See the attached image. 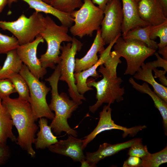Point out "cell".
Instances as JSON below:
<instances>
[{
    "instance_id": "obj_10",
    "label": "cell",
    "mask_w": 167,
    "mask_h": 167,
    "mask_svg": "<svg viewBox=\"0 0 167 167\" xmlns=\"http://www.w3.org/2000/svg\"><path fill=\"white\" fill-rule=\"evenodd\" d=\"M101 24V36L105 44L109 45L121 36L123 14L121 0H112L106 5Z\"/></svg>"
},
{
    "instance_id": "obj_34",
    "label": "cell",
    "mask_w": 167,
    "mask_h": 167,
    "mask_svg": "<svg viewBox=\"0 0 167 167\" xmlns=\"http://www.w3.org/2000/svg\"><path fill=\"white\" fill-rule=\"evenodd\" d=\"M10 149L6 143L0 142V166L5 164L9 158Z\"/></svg>"
},
{
    "instance_id": "obj_45",
    "label": "cell",
    "mask_w": 167,
    "mask_h": 167,
    "mask_svg": "<svg viewBox=\"0 0 167 167\" xmlns=\"http://www.w3.org/2000/svg\"><path fill=\"white\" fill-rule=\"evenodd\" d=\"M1 66H0V69H1Z\"/></svg>"
},
{
    "instance_id": "obj_21",
    "label": "cell",
    "mask_w": 167,
    "mask_h": 167,
    "mask_svg": "<svg viewBox=\"0 0 167 167\" xmlns=\"http://www.w3.org/2000/svg\"><path fill=\"white\" fill-rule=\"evenodd\" d=\"M129 83L133 87L142 93L149 95L153 100L155 107L159 111L163 118V129L165 135H167V102L165 101L149 87L148 84L143 83L142 85L136 82L132 77L129 79Z\"/></svg>"
},
{
    "instance_id": "obj_23",
    "label": "cell",
    "mask_w": 167,
    "mask_h": 167,
    "mask_svg": "<svg viewBox=\"0 0 167 167\" xmlns=\"http://www.w3.org/2000/svg\"><path fill=\"white\" fill-rule=\"evenodd\" d=\"M13 126L11 116L0 97V142L6 143L9 139L16 143L17 138L13 132Z\"/></svg>"
},
{
    "instance_id": "obj_29",
    "label": "cell",
    "mask_w": 167,
    "mask_h": 167,
    "mask_svg": "<svg viewBox=\"0 0 167 167\" xmlns=\"http://www.w3.org/2000/svg\"><path fill=\"white\" fill-rule=\"evenodd\" d=\"M121 57L114 50L111 51L103 64L111 78L115 79L118 77L117 68L118 64L122 62Z\"/></svg>"
},
{
    "instance_id": "obj_18",
    "label": "cell",
    "mask_w": 167,
    "mask_h": 167,
    "mask_svg": "<svg viewBox=\"0 0 167 167\" xmlns=\"http://www.w3.org/2000/svg\"><path fill=\"white\" fill-rule=\"evenodd\" d=\"M105 45L101 36L100 29L97 31L93 43L86 54L81 58L75 59V73L87 69L96 64L98 60L97 53L104 49Z\"/></svg>"
},
{
    "instance_id": "obj_40",
    "label": "cell",
    "mask_w": 167,
    "mask_h": 167,
    "mask_svg": "<svg viewBox=\"0 0 167 167\" xmlns=\"http://www.w3.org/2000/svg\"><path fill=\"white\" fill-rule=\"evenodd\" d=\"M166 16H167V0H159Z\"/></svg>"
},
{
    "instance_id": "obj_1",
    "label": "cell",
    "mask_w": 167,
    "mask_h": 167,
    "mask_svg": "<svg viewBox=\"0 0 167 167\" xmlns=\"http://www.w3.org/2000/svg\"><path fill=\"white\" fill-rule=\"evenodd\" d=\"M2 103L10 113L13 125L17 130L18 136L16 143L32 157H34L36 152L32 145L39 126L35 123L30 103L18 97L12 98L9 96L2 98Z\"/></svg>"
},
{
    "instance_id": "obj_44",
    "label": "cell",
    "mask_w": 167,
    "mask_h": 167,
    "mask_svg": "<svg viewBox=\"0 0 167 167\" xmlns=\"http://www.w3.org/2000/svg\"><path fill=\"white\" fill-rule=\"evenodd\" d=\"M135 0L136 1V2L138 3L141 0Z\"/></svg>"
},
{
    "instance_id": "obj_3",
    "label": "cell",
    "mask_w": 167,
    "mask_h": 167,
    "mask_svg": "<svg viewBox=\"0 0 167 167\" xmlns=\"http://www.w3.org/2000/svg\"><path fill=\"white\" fill-rule=\"evenodd\" d=\"M69 28L57 25L49 16L45 17V26L40 33L47 44L45 53L40 56L39 60L42 66L54 69L60 60V49L63 42H71L72 37L68 34Z\"/></svg>"
},
{
    "instance_id": "obj_32",
    "label": "cell",
    "mask_w": 167,
    "mask_h": 167,
    "mask_svg": "<svg viewBox=\"0 0 167 167\" xmlns=\"http://www.w3.org/2000/svg\"><path fill=\"white\" fill-rule=\"evenodd\" d=\"M142 139L135 143L129 148L128 153V155L135 156L141 158L149 153L147 146L143 144Z\"/></svg>"
},
{
    "instance_id": "obj_25",
    "label": "cell",
    "mask_w": 167,
    "mask_h": 167,
    "mask_svg": "<svg viewBox=\"0 0 167 167\" xmlns=\"http://www.w3.org/2000/svg\"><path fill=\"white\" fill-rule=\"evenodd\" d=\"M155 26L149 24L144 27L138 26L129 31L123 38L125 40H136L144 43L148 47L156 50L157 43L149 37L151 32Z\"/></svg>"
},
{
    "instance_id": "obj_39",
    "label": "cell",
    "mask_w": 167,
    "mask_h": 167,
    "mask_svg": "<svg viewBox=\"0 0 167 167\" xmlns=\"http://www.w3.org/2000/svg\"><path fill=\"white\" fill-rule=\"evenodd\" d=\"M158 49V53L162 55L163 59L167 60V46Z\"/></svg>"
},
{
    "instance_id": "obj_27",
    "label": "cell",
    "mask_w": 167,
    "mask_h": 167,
    "mask_svg": "<svg viewBox=\"0 0 167 167\" xmlns=\"http://www.w3.org/2000/svg\"><path fill=\"white\" fill-rule=\"evenodd\" d=\"M12 83L20 99L29 101L30 93L28 84L19 73L12 75L9 79Z\"/></svg>"
},
{
    "instance_id": "obj_37",
    "label": "cell",
    "mask_w": 167,
    "mask_h": 167,
    "mask_svg": "<svg viewBox=\"0 0 167 167\" xmlns=\"http://www.w3.org/2000/svg\"><path fill=\"white\" fill-rule=\"evenodd\" d=\"M153 71L155 73L154 78L159 77L160 81L164 84V86H167V79L165 76L166 72L164 70H158L156 68L154 69Z\"/></svg>"
},
{
    "instance_id": "obj_20",
    "label": "cell",
    "mask_w": 167,
    "mask_h": 167,
    "mask_svg": "<svg viewBox=\"0 0 167 167\" xmlns=\"http://www.w3.org/2000/svg\"><path fill=\"white\" fill-rule=\"evenodd\" d=\"M156 68L152 62L144 63L133 75V78L149 84L156 93L167 102V87L158 83L152 75V71Z\"/></svg>"
},
{
    "instance_id": "obj_2",
    "label": "cell",
    "mask_w": 167,
    "mask_h": 167,
    "mask_svg": "<svg viewBox=\"0 0 167 167\" xmlns=\"http://www.w3.org/2000/svg\"><path fill=\"white\" fill-rule=\"evenodd\" d=\"M51 75L45 79L51 86V99L49 105L50 110L55 112L54 116L49 126L57 135L64 131L69 135L77 137L76 131L69 125L68 119L71 117L73 113L78 108L79 105L70 100L67 94L64 92L59 94L58 84L60 76L59 68L56 67Z\"/></svg>"
},
{
    "instance_id": "obj_36",
    "label": "cell",
    "mask_w": 167,
    "mask_h": 167,
    "mask_svg": "<svg viewBox=\"0 0 167 167\" xmlns=\"http://www.w3.org/2000/svg\"><path fill=\"white\" fill-rule=\"evenodd\" d=\"M154 54L156 56L157 60L153 61V63L156 67H161L164 69V71H167V60L162 58L156 52Z\"/></svg>"
},
{
    "instance_id": "obj_31",
    "label": "cell",
    "mask_w": 167,
    "mask_h": 167,
    "mask_svg": "<svg viewBox=\"0 0 167 167\" xmlns=\"http://www.w3.org/2000/svg\"><path fill=\"white\" fill-rule=\"evenodd\" d=\"M19 45L15 37L5 35L0 32V54H6L16 49Z\"/></svg>"
},
{
    "instance_id": "obj_7",
    "label": "cell",
    "mask_w": 167,
    "mask_h": 167,
    "mask_svg": "<svg viewBox=\"0 0 167 167\" xmlns=\"http://www.w3.org/2000/svg\"><path fill=\"white\" fill-rule=\"evenodd\" d=\"M45 26V17L40 12H34L29 17L22 14L15 21L0 20V28L11 33L20 45L33 41Z\"/></svg>"
},
{
    "instance_id": "obj_15",
    "label": "cell",
    "mask_w": 167,
    "mask_h": 167,
    "mask_svg": "<svg viewBox=\"0 0 167 167\" xmlns=\"http://www.w3.org/2000/svg\"><path fill=\"white\" fill-rule=\"evenodd\" d=\"M116 41L115 40H113L109 44L105 49L99 53L100 58L97 62L94 65L87 69L74 73V76L77 90L80 94L84 95L86 92L93 90L92 88L88 86L87 85V81L88 79L90 76L96 78L99 76L96 69L99 66L104 64Z\"/></svg>"
},
{
    "instance_id": "obj_24",
    "label": "cell",
    "mask_w": 167,
    "mask_h": 167,
    "mask_svg": "<svg viewBox=\"0 0 167 167\" xmlns=\"http://www.w3.org/2000/svg\"><path fill=\"white\" fill-rule=\"evenodd\" d=\"M3 66L0 69V79H9L13 75L19 73L23 64L16 49L6 54Z\"/></svg>"
},
{
    "instance_id": "obj_9",
    "label": "cell",
    "mask_w": 167,
    "mask_h": 167,
    "mask_svg": "<svg viewBox=\"0 0 167 167\" xmlns=\"http://www.w3.org/2000/svg\"><path fill=\"white\" fill-rule=\"evenodd\" d=\"M19 73L28 85L30 93L28 102L35 120L42 117L52 120L54 114L50 109L46 100V96L51 90V88L34 76L24 64Z\"/></svg>"
},
{
    "instance_id": "obj_11",
    "label": "cell",
    "mask_w": 167,
    "mask_h": 167,
    "mask_svg": "<svg viewBox=\"0 0 167 167\" xmlns=\"http://www.w3.org/2000/svg\"><path fill=\"white\" fill-rule=\"evenodd\" d=\"M110 105H105L102 111L99 113V120L97 125L89 135L84 137L83 148L84 149L87 145L101 133L108 130H118L123 131V138L128 135L134 136L142 130L146 128L145 125L139 126L128 128L115 123L111 117L112 109Z\"/></svg>"
},
{
    "instance_id": "obj_19",
    "label": "cell",
    "mask_w": 167,
    "mask_h": 167,
    "mask_svg": "<svg viewBox=\"0 0 167 167\" xmlns=\"http://www.w3.org/2000/svg\"><path fill=\"white\" fill-rule=\"evenodd\" d=\"M17 0H8V3L11 5ZM21 0L26 2L30 8L34 9L36 11L52 15L59 21L62 25L69 28L74 22L73 18L71 14L62 12L42 0Z\"/></svg>"
},
{
    "instance_id": "obj_41",
    "label": "cell",
    "mask_w": 167,
    "mask_h": 167,
    "mask_svg": "<svg viewBox=\"0 0 167 167\" xmlns=\"http://www.w3.org/2000/svg\"><path fill=\"white\" fill-rule=\"evenodd\" d=\"M7 3L8 0H0V13L2 11Z\"/></svg>"
},
{
    "instance_id": "obj_5",
    "label": "cell",
    "mask_w": 167,
    "mask_h": 167,
    "mask_svg": "<svg viewBox=\"0 0 167 167\" xmlns=\"http://www.w3.org/2000/svg\"><path fill=\"white\" fill-rule=\"evenodd\" d=\"M82 46L81 42L75 37H72L71 43L69 42L66 44L64 43L60 47L61 54L58 64L60 71L59 80L67 83L70 96L79 105L82 104V100H86V98L77 91L74 72L75 56L78 52L81 50Z\"/></svg>"
},
{
    "instance_id": "obj_33",
    "label": "cell",
    "mask_w": 167,
    "mask_h": 167,
    "mask_svg": "<svg viewBox=\"0 0 167 167\" xmlns=\"http://www.w3.org/2000/svg\"><path fill=\"white\" fill-rule=\"evenodd\" d=\"M16 91L9 79H0V97L2 99Z\"/></svg>"
},
{
    "instance_id": "obj_14",
    "label": "cell",
    "mask_w": 167,
    "mask_h": 167,
    "mask_svg": "<svg viewBox=\"0 0 167 167\" xmlns=\"http://www.w3.org/2000/svg\"><path fill=\"white\" fill-rule=\"evenodd\" d=\"M137 4L139 16L143 21L153 26L167 21V16L159 0H141Z\"/></svg>"
},
{
    "instance_id": "obj_38",
    "label": "cell",
    "mask_w": 167,
    "mask_h": 167,
    "mask_svg": "<svg viewBox=\"0 0 167 167\" xmlns=\"http://www.w3.org/2000/svg\"><path fill=\"white\" fill-rule=\"evenodd\" d=\"M92 2L98 5V6L103 11L107 4L112 0H91Z\"/></svg>"
},
{
    "instance_id": "obj_43",
    "label": "cell",
    "mask_w": 167,
    "mask_h": 167,
    "mask_svg": "<svg viewBox=\"0 0 167 167\" xmlns=\"http://www.w3.org/2000/svg\"><path fill=\"white\" fill-rule=\"evenodd\" d=\"M46 3L49 4L52 0H42Z\"/></svg>"
},
{
    "instance_id": "obj_30",
    "label": "cell",
    "mask_w": 167,
    "mask_h": 167,
    "mask_svg": "<svg viewBox=\"0 0 167 167\" xmlns=\"http://www.w3.org/2000/svg\"><path fill=\"white\" fill-rule=\"evenodd\" d=\"M149 37L153 40L158 37L159 38L160 42L157 44L158 48L167 46V21L155 26L151 32Z\"/></svg>"
},
{
    "instance_id": "obj_16",
    "label": "cell",
    "mask_w": 167,
    "mask_h": 167,
    "mask_svg": "<svg viewBox=\"0 0 167 167\" xmlns=\"http://www.w3.org/2000/svg\"><path fill=\"white\" fill-rule=\"evenodd\" d=\"M141 138H135L124 142L115 144L105 143L100 145L98 149L94 152H86L85 160L90 167H96L101 160L113 155L123 150L129 148Z\"/></svg>"
},
{
    "instance_id": "obj_22",
    "label": "cell",
    "mask_w": 167,
    "mask_h": 167,
    "mask_svg": "<svg viewBox=\"0 0 167 167\" xmlns=\"http://www.w3.org/2000/svg\"><path fill=\"white\" fill-rule=\"evenodd\" d=\"M38 123L40 130L34 143L35 148L37 149L48 148L58 141L57 137L53 134L46 118H40Z\"/></svg>"
},
{
    "instance_id": "obj_8",
    "label": "cell",
    "mask_w": 167,
    "mask_h": 167,
    "mask_svg": "<svg viewBox=\"0 0 167 167\" xmlns=\"http://www.w3.org/2000/svg\"><path fill=\"white\" fill-rule=\"evenodd\" d=\"M114 50L125 59L127 67L124 74L133 75L143 64L145 60L156 50L136 40H125L120 36L113 45Z\"/></svg>"
},
{
    "instance_id": "obj_35",
    "label": "cell",
    "mask_w": 167,
    "mask_h": 167,
    "mask_svg": "<svg viewBox=\"0 0 167 167\" xmlns=\"http://www.w3.org/2000/svg\"><path fill=\"white\" fill-rule=\"evenodd\" d=\"M141 158L134 156H129L123 163V167H141Z\"/></svg>"
},
{
    "instance_id": "obj_4",
    "label": "cell",
    "mask_w": 167,
    "mask_h": 167,
    "mask_svg": "<svg viewBox=\"0 0 167 167\" xmlns=\"http://www.w3.org/2000/svg\"><path fill=\"white\" fill-rule=\"evenodd\" d=\"M98 71L103 75L101 79L97 82L92 79L87 81L88 86L94 87L96 90V96L97 101L94 105L89 107V111L92 113H94L103 103L110 105L115 101L119 102L123 101V96L125 92L124 88L121 87V84L123 80L121 77L110 78L103 65L100 66Z\"/></svg>"
},
{
    "instance_id": "obj_26",
    "label": "cell",
    "mask_w": 167,
    "mask_h": 167,
    "mask_svg": "<svg viewBox=\"0 0 167 167\" xmlns=\"http://www.w3.org/2000/svg\"><path fill=\"white\" fill-rule=\"evenodd\" d=\"M141 159V167H158L167 162V146L157 152L149 153Z\"/></svg>"
},
{
    "instance_id": "obj_28",
    "label": "cell",
    "mask_w": 167,
    "mask_h": 167,
    "mask_svg": "<svg viewBox=\"0 0 167 167\" xmlns=\"http://www.w3.org/2000/svg\"><path fill=\"white\" fill-rule=\"evenodd\" d=\"M83 4L82 0H52L50 4L57 9L71 14L76 8H80Z\"/></svg>"
},
{
    "instance_id": "obj_6",
    "label": "cell",
    "mask_w": 167,
    "mask_h": 167,
    "mask_svg": "<svg viewBox=\"0 0 167 167\" xmlns=\"http://www.w3.org/2000/svg\"><path fill=\"white\" fill-rule=\"evenodd\" d=\"M71 14L74 24L70 27V32L74 37L81 38L86 36H92L94 31L100 29L104 16L103 11L91 0H84L79 9L74 11Z\"/></svg>"
},
{
    "instance_id": "obj_13",
    "label": "cell",
    "mask_w": 167,
    "mask_h": 167,
    "mask_svg": "<svg viewBox=\"0 0 167 167\" xmlns=\"http://www.w3.org/2000/svg\"><path fill=\"white\" fill-rule=\"evenodd\" d=\"M83 146V140L69 135L67 139L58 141L48 148L52 152L69 157L74 161L81 162L85 160Z\"/></svg>"
},
{
    "instance_id": "obj_12",
    "label": "cell",
    "mask_w": 167,
    "mask_h": 167,
    "mask_svg": "<svg viewBox=\"0 0 167 167\" xmlns=\"http://www.w3.org/2000/svg\"><path fill=\"white\" fill-rule=\"evenodd\" d=\"M44 40L39 35L32 42L20 45L16 49L17 53L24 64L31 73L37 79H42L47 73L46 68L43 67L37 57V50L39 45Z\"/></svg>"
},
{
    "instance_id": "obj_17",
    "label": "cell",
    "mask_w": 167,
    "mask_h": 167,
    "mask_svg": "<svg viewBox=\"0 0 167 167\" xmlns=\"http://www.w3.org/2000/svg\"><path fill=\"white\" fill-rule=\"evenodd\" d=\"M123 14L121 32L122 37L130 30L137 27H144L149 25L140 18L138 12V4L135 0H121Z\"/></svg>"
},
{
    "instance_id": "obj_42",
    "label": "cell",
    "mask_w": 167,
    "mask_h": 167,
    "mask_svg": "<svg viewBox=\"0 0 167 167\" xmlns=\"http://www.w3.org/2000/svg\"><path fill=\"white\" fill-rule=\"evenodd\" d=\"M81 167H90L89 163L86 160L81 161Z\"/></svg>"
}]
</instances>
